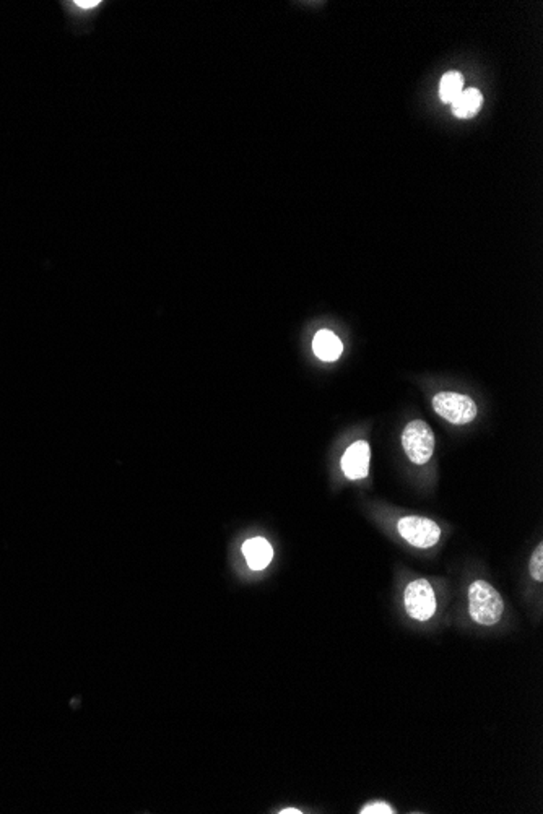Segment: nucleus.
I'll return each instance as SVG.
<instances>
[{"label":"nucleus","instance_id":"nucleus-1","mask_svg":"<svg viewBox=\"0 0 543 814\" xmlns=\"http://www.w3.org/2000/svg\"><path fill=\"white\" fill-rule=\"evenodd\" d=\"M504 611L500 592L486 581H475L469 587V614L480 626H495Z\"/></svg>","mask_w":543,"mask_h":814},{"label":"nucleus","instance_id":"nucleus-2","mask_svg":"<svg viewBox=\"0 0 543 814\" xmlns=\"http://www.w3.org/2000/svg\"><path fill=\"white\" fill-rule=\"evenodd\" d=\"M402 445L408 459L417 465L429 462L434 452V434L427 421H410L402 433Z\"/></svg>","mask_w":543,"mask_h":814},{"label":"nucleus","instance_id":"nucleus-3","mask_svg":"<svg viewBox=\"0 0 543 814\" xmlns=\"http://www.w3.org/2000/svg\"><path fill=\"white\" fill-rule=\"evenodd\" d=\"M433 409L445 421L452 424H469L474 421L478 408L469 395L457 392H439L433 398Z\"/></svg>","mask_w":543,"mask_h":814},{"label":"nucleus","instance_id":"nucleus-4","mask_svg":"<svg viewBox=\"0 0 543 814\" xmlns=\"http://www.w3.org/2000/svg\"><path fill=\"white\" fill-rule=\"evenodd\" d=\"M403 605L410 618L417 621H428L436 611V595L427 578L410 582L403 595Z\"/></svg>","mask_w":543,"mask_h":814},{"label":"nucleus","instance_id":"nucleus-5","mask_svg":"<svg viewBox=\"0 0 543 814\" xmlns=\"http://www.w3.org/2000/svg\"><path fill=\"white\" fill-rule=\"evenodd\" d=\"M398 534L415 548H431L441 538V529L427 517L407 515L398 520Z\"/></svg>","mask_w":543,"mask_h":814},{"label":"nucleus","instance_id":"nucleus-6","mask_svg":"<svg viewBox=\"0 0 543 814\" xmlns=\"http://www.w3.org/2000/svg\"><path fill=\"white\" fill-rule=\"evenodd\" d=\"M371 449L366 441H356L345 450L342 457V470L348 480L366 478L370 472Z\"/></svg>","mask_w":543,"mask_h":814},{"label":"nucleus","instance_id":"nucleus-7","mask_svg":"<svg viewBox=\"0 0 543 814\" xmlns=\"http://www.w3.org/2000/svg\"><path fill=\"white\" fill-rule=\"evenodd\" d=\"M243 555L248 561L249 567L253 571H262L270 564L272 557H274V550H272L270 543L265 538H250L244 541L243 545Z\"/></svg>","mask_w":543,"mask_h":814},{"label":"nucleus","instance_id":"nucleus-8","mask_svg":"<svg viewBox=\"0 0 543 814\" xmlns=\"http://www.w3.org/2000/svg\"><path fill=\"white\" fill-rule=\"evenodd\" d=\"M312 350L322 361H337L343 351V345L339 337L330 330H319L312 340Z\"/></svg>","mask_w":543,"mask_h":814},{"label":"nucleus","instance_id":"nucleus-9","mask_svg":"<svg viewBox=\"0 0 543 814\" xmlns=\"http://www.w3.org/2000/svg\"><path fill=\"white\" fill-rule=\"evenodd\" d=\"M481 102H483V96H481L478 90L475 88L462 90V93L452 101L454 116L460 117V119L474 117L481 107Z\"/></svg>","mask_w":543,"mask_h":814},{"label":"nucleus","instance_id":"nucleus-10","mask_svg":"<svg viewBox=\"0 0 543 814\" xmlns=\"http://www.w3.org/2000/svg\"><path fill=\"white\" fill-rule=\"evenodd\" d=\"M464 88V79L459 72H448L443 79L441 85H439V96L444 102H452L457 96L462 93Z\"/></svg>","mask_w":543,"mask_h":814},{"label":"nucleus","instance_id":"nucleus-11","mask_svg":"<svg viewBox=\"0 0 543 814\" xmlns=\"http://www.w3.org/2000/svg\"><path fill=\"white\" fill-rule=\"evenodd\" d=\"M530 576L537 582L543 581V543L535 548L534 555L530 557Z\"/></svg>","mask_w":543,"mask_h":814},{"label":"nucleus","instance_id":"nucleus-12","mask_svg":"<svg viewBox=\"0 0 543 814\" xmlns=\"http://www.w3.org/2000/svg\"><path fill=\"white\" fill-rule=\"evenodd\" d=\"M361 814H394L396 810L384 801H371L361 808Z\"/></svg>","mask_w":543,"mask_h":814},{"label":"nucleus","instance_id":"nucleus-13","mask_svg":"<svg viewBox=\"0 0 543 814\" xmlns=\"http://www.w3.org/2000/svg\"><path fill=\"white\" fill-rule=\"evenodd\" d=\"M75 5L79 8H93L96 5H100L98 0H95V2H83V0H80V2H75Z\"/></svg>","mask_w":543,"mask_h":814},{"label":"nucleus","instance_id":"nucleus-14","mask_svg":"<svg viewBox=\"0 0 543 814\" xmlns=\"http://www.w3.org/2000/svg\"><path fill=\"white\" fill-rule=\"evenodd\" d=\"M281 814H301L300 810H295V808H286V810L280 811Z\"/></svg>","mask_w":543,"mask_h":814}]
</instances>
